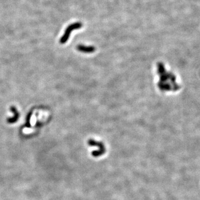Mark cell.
Wrapping results in <instances>:
<instances>
[{
    "mask_svg": "<svg viewBox=\"0 0 200 200\" xmlns=\"http://www.w3.org/2000/svg\"><path fill=\"white\" fill-rule=\"evenodd\" d=\"M82 27V23H81V22H74L73 23L70 24L69 26L66 28V29L65 30L64 35L62 36L60 39V43H61V44H64V43H65L68 41L71 32H72L73 30L80 29Z\"/></svg>",
    "mask_w": 200,
    "mask_h": 200,
    "instance_id": "cell-1",
    "label": "cell"
},
{
    "mask_svg": "<svg viewBox=\"0 0 200 200\" xmlns=\"http://www.w3.org/2000/svg\"><path fill=\"white\" fill-rule=\"evenodd\" d=\"M77 49L78 51L83 53H90L94 52L96 51L95 47L92 46H85L83 45H79L77 46Z\"/></svg>",
    "mask_w": 200,
    "mask_h": 200,
    "instance_id": "cell-2",
    "label": "cell"
},
{
    "mask_svg": "<svg viewBox=\"0 0 200 200\" xmlns=\"http://www.w3.org/2000/svg\"><path fill=\"white\" fill-rule=\"evenodd\" d=\"M10 110L11 111L12 113H14V116L13 117L7 118V123L11 124V123H14L16 122L17 120H18V118H19V117H20V114H19V112L17 111V109L16 108L15 106H11V107H10Z\"/></svg>",
    "mask_w": 200,
    "mask_h": 200,
    "instance_id": "cell-3",
    "label": "cell"
},
{
    "mask_svg": "<svg viewBox=\"0 0 200 200\" xmlns=\"http://www.w3.org/2000/svg\"><path fill=\"white\" fill-rule=\"evenodd\" d=\"M88 145L90 146H97L99 149L101 150L102 151L106 152V148L104 144L101 142H98L94 140L90 139L88 141Z\"/></svg>",
    "mask_w": 200,
    "mask_h": 200,
    "instance_id": "cell-4",
    "label": "cell"
},
{
    "mask_svg": "<svg viewBox=\"0 0 200 200\" xmlns=\"http://www.w3.org/2000/svg\"><path fill=\"white\" fill-rule=\"evenodd\" d=\"M158 87L162 91H169L171 90V87L167 83H165L159 82L158 83Z\"/></svg>",
    "mask_w": 200,
    "mask_h": 200,
    "instance_id": "cell-5",
    "label": "cell"
}]
</instances>
